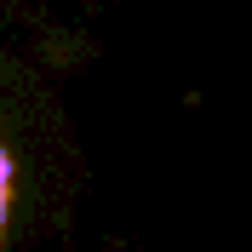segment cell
Returning a JSON list of instances; mask_svg holds the SVG:
<instances>
[{"label":"cell","instance_id":"cell-1","mask_svg":"<svg viewBox=\"0 0 252 252\" xmlns=\"http://www.w3.org/2000/svg\"><path fill=\"white\" fill-rule=\"evenodd\" d=\"M6 195H12V160L0 149V229H6Z\"/></svg>","mask_w":252,"mask_h":252}]
</instances>
